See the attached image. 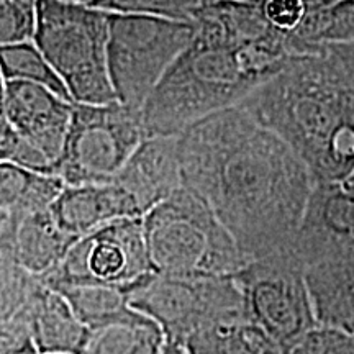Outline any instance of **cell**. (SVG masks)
<instances>
[{
    "label": "cell",
    "mask_w": 354,
    "mask_h": 354,
    "mask_svg": "<svg viewBox=\"0 0 354 354\" xmlns=\"http://www.w3.org/2000/svg\"><path fill=\"white\" fill-rule=\"evenodd\" d=\"M177 149L183 185L209 203L246 263L290 245L313 180L276 133L236 105L190 125Z\"/></svg>",
    "instance_id": "1"
},
{
    "label": "cell",
    "mask_w": 354,
    "mask_h": 354,
    "mask_svg": "<svg viewBox=\"0 0 354 354\" xmlns=\"http://www.w3.org/2000/svg\"><path fill=\"white\" fill-rule=\"evenodd\" d=\"M3 95H6V79H3L2 74H0V113H2Z\"/></svg>",
    "instance_id": "34"
},
{
    "label": "cell",
    "mask_w": 354,
    "mask_h": 354,
    "mask_svg": "<svg viewBox=\"0 0 354 354\" xmlns=\"http://www.w3.org/2000/svg\"><path fill=\"white\" fill-rule=\"evenodd\" d=\"M154 272L145 238L143 216H128L77 238L64 259L37 277L44 286L61 282H105L128 286Z\"/></svg>",
    "instance_id": "10"
},
{
    "label": "cell",
    "mask_w": 354,
    "mask_h": 354,
    "mask_svg": "<svg viewBox=\"0 0 354 354\" xmlns=\"http://www.w3.org/2000/svg\"><path fill=\"white\" fill-rule=\"evenodd\" d=\"M145 138L141 110L117 100L74 104L56 176L66 185L110 183Z\"/></svg>",
    "instance_id": "7"
},
{
    "label": "cell",
    "mask_w": 354,
    "mask_h": 354,
    "mask_svg": "<svg viewBox=\"0 0 354 354\" xmlns=\"http://www.w3.org/2000/svg\"><path fill=\"white\" fill-rule=\"evenodd\" d=\"M17 149H19V136L7 118L0 113V162L15 161Z\"/></svg>",
    "instance_id": "30"
},
{
    "label": "cell",
    "mask_w": 354,
    "mask_h": 354,
    "mask_svg": "<svg viewBox=\"0 0 354 354\" xmlns=\"http://www.w3.org/2000/svg\"><path fill=\"white\" fill-rule=\"evenodd\" d=\"M6 228L17 263L33 277L51 272L77 240L57 225L51 207L21 216H8Z\"/></svg>",
    "instance_id": "17"
},
{
    "label": "cell",
    "mask_w": 354,
    "mask_h": 354,
    "mask_svg": "<svg viewBox=\"0 0 354 354\" xmlns=\"http://www.w3.org/2000/svg\"><path fill=\"white\" fill-rule=\"evenodd\" d=\"M258 3L269 24L286 33L295 32L305 17L300 0H258Z\"/></svg>",
    "instance_id": "29"
},
{
    "label": "cell",
    "mask_w": 354,
    "mask_h": 354,
    "mask_svg": "<svg viewBox=\"0 0 354 354\" xmlns=\"http://www.w3.org/2000/svg\"><path fill=\"white\" fill-rule=\"evenodd\" d=\"M48 287L56 289L68 300L88 330H97L113 323L133 322L143 315L130 307L127 286L88 281L61 282Z\"/></svg>",
    "instance_id": "19"
},
{
    "label": "cell",
    "mask_w": 354,
    "mask_h": 354,
    "mask_svg": "<svg viewBox=\"0 0 354 354\" xmlns=\"http://www.w3.org/2000/svg\"><path fill=\"white\" fill-rule=\"evenodd\" d=\"M165 339L156 323L141 315L133 322L91 330L81 354H159Z\"/></svg>",
    "instance_id": "21"
},
{
    "label": "cell",
    "mask_w": 354,
    "mask_h": 354,
    "mask_svg": "<svg viewBox=\"0 0 354 354\" xmlns=\"http://www.w3.org/2000/svg\"><path fill=\"white\" fill-rule=\"evenodd\" d=\"M39 0H0V46L33 41Z\"/></svg>",
    "instance_id": "26"
},
{
    "label": "cell",
    "mask_w": 354,
    "mask_h": 354,
    "mask_svg": "<svg viewBox=\"0 0 354 354\" xmlns=\"http://www.w3.org/2000/svg\"><path fill=\"white\" fill-rule=\"evenodd\" d=\"M30 323L38 354H81L91 330L56 289L35 277L28 300Z\"/></svg>",
    "instance_id": "16"
},
{
    "label": "cell",
    "mask_w": 354,
    "mask_h": 354,
    "mask_svg": "<svg viewBox=\"0 0 354 354\" xmlns=\"http://www.w3.org/2000/svg\"><path fill=\"white\" fill-rule=\"evenodd\" d=\"M154 272L183 277H233L246 264L236 241L210 205L187 187L143 216Z\"/></svg>",
    "instance_id": "4"
},
{
    "label": "cell",
    "mask_w": 354,
    "mask_h": 354,
    "mask_svg": "<svg viewBox=\"0 0 354 354\" xmlns=\"http://www.w3.org/2000/svg\"><path fill=\"white\" fill-rule=\"evenodd\" d=\"M353 335H354V331H353Z\"/></svg>",
    "instance_id": "39"
},
{
    "label": "cell",
    "mask_w": 354,
    "mask_h": 354,
    "mask_svg": "<svg viewBox=\"0 0 354 354\" xmlns=\"http://www.w3.org/2000/svg\"><path fill=\"white\" fill-rule=\"evenodd\" d=\"M6 221H7V218H0V232H2V228H3V225H6Z\"/></svg>",
    "instance_id": "35"
},
{
    "label": "cell",
    "mask_w": 354,
    "mask_h": 354,
    "mask_svg": "<svg viewBox=\"0 0 354 354\" xmlns=\"http://www.w3.org/2000/svg\"><path fill=\"white\" fill-rule=\"evenodd\" d=\"M299 57L286 44L230 43L196 25L192 41L141 109L146 138L179 136L209 115L236 107Z\"/></svg>",
    "instance_id": "3"
},
{
    "label": "cell",
    "mask_w": 354,
    "mask_h": 354,
    "mask_svg": "<svg viewBox=\"0 0 354 354\" xmlns=\"http://www.w3.org/2000/svg\"><path fill=\"white\" fill-rule=\"evenodd\" d=\"M209 0H88L87 6L110 13L148 15L194 24Z\"/></svg>",
    "instance_id": "25"
},
{
    "label": "cell",
    "mask_w": 354,
    "mask_h": 354,
    "mask_svg": "<svg viewBox=\"0 0 354 354\" xmlns=\"http://www.w3.org/2000/svg\"><path fill=\"white\" fill-rule=\"evenodd\" d=\"M326 51H330L331 55L339 61V64H342L344 71H346L354 86V41H349L344 44H335V46L326 48Z\"/></svg>",
    "instance_id": "31"
},
{
    "label": "cell",
    "mask_w": 354,
    "mask_h": 354,
    "mask_svg": "<svg viewBox=\"0 0 354 354\" xmlns=\"http://www.w3.org/2000/svg\"><path fill=\"white\" fill-rule=\"evenodd\" d=\"M0 354H38L26 304L15 315L0 323Z\"/></svg>",
    "instance_id": "28"
},
{
    "label": "cell",
    "mask_w": 354,
    "mask_h": 354,
    "mask_svg": "<svg viewBox=\"0 0 354 354\" xmlns=\"http://www.w3.org/2000/svg\"><path fill=\"white\" fill-rule=\"evenodd\" d=\"M107 12L73 0H39L33 43L74 104L117 100L107 64Z\"/></svg>",
    "instance_id": "5"
},
{
    "label": "cell",
    "mask_w": 354,
    "mask_h": 354,
    "mask_svg": "<svg viewBox=\"0 0 354 354\" xmlns=\"http://www.w3.org/2000/svg\"><path fill=\"white\" fill-rule=\"evenodd\" d=\"M73 105L51 88L25 81H6L2 115L17 136L15 165L55 174L73 118Z\"/></svg>",
    "instance_id": "11"
},
{
    "label": "cell",
    "mask_w": 354,
    "mask_h": 354,
    "mask_svg": "<svg viewBox=\"0 0 354 354\" xmlns=\"http://www.w3.org/2000/svg\"><path fill=\"white\" fill-rule=\"evenodd\" d=\"M33 284L35 277L17 263L10 238L3 225L0 232V323L8 320L24 307Z\"/></svg>",
    "instance_id": "24"
},
{
    "label": "cell",
    "mask_w": 354,
    "mask_h": 354,
    "mask_svg": "<svg viewBox=\"0 0 354 354\" xmlns=\"http://www.w3.org/2000/svg\"><path fill=\"white\" fill-rule=\"evenodd\" d=\"M238 105L289 145L313 184L354 174V86L330 51L299 57Z\"/></svg>",
    "instance_id": "2"
},
{
    "label": "cell",
    "mask_w": 354,
    "mask_h": 354,
    "mask_svg": "<svg viewBox=\"0 0 354 354\" xmlns=\"http://www.w3.org/2000/svg\"><path fill=\"white\" fill-rule=\"evenodd\" d=\"M292 35L313 55H322L335 44L354 41V0H336L320 10L305 13Z\"/></svg>",
    "instance_id": "22"
},
{
    "label": "cell",
    "mask_w": 354,
    "mask_h": 354,
    "mask_svg": "<svg viewBox=\"0 0 354 354\" xmlns=\"http://www.w3.org/2000/svg\"><path fill=\"white\" fill-rule=\"evenodd\" d=\"M187 354H281L248 313L205 322L183 342Z\"/></svg>",
    "instance_id": "18"
},
{
    "label": "cell",
    "mask_w": 354,
    "mask_h": 354,
    "mask_svg": "<svg viewBox=\"0 0 354 354\" xmlns=\"http://www.w3.org/2000/svg\"><path fill=\"white\" fill-rule=\"evenodd\" d=\"M73 2H81V3H87L88 0H73Z\"/></svg>",
    "instance_id": "37"
},
{
    "label": "cell",
    "mask_w": 354,
    "mask_h": 354,
    "mask_svg": "<svg viewBox=\"0 0 354 354\" xmlns=\"http://www.w3.org/2000/svg\"><path fill=\"white\" fill-rule=\"evenodd\" d=\"M59 176L26 169L15 162H0V215L21 216L46 210L63 192Z\"/></svg>",
    "instance_id": "20"
},
{
    "label": "cell",
    "mask_w": 354,
    "mask_h": 354,
    "mask_svg": "<svg viewBox=\"0 0 354 354\" xmlns=\"http://www.w3.org/2000/svg\"><path fill=\"white\" fill-rule=\"evenodd\" d=\"M317 325L354 331V246L335 248L302 268Z\"/></svg>",
    "instance_id": "13"
},
{
    "label": "cell",
    "mask_w": 354,
    "mask_h": 354,
    "mask_svg": "<svg viewBox=\"0 0 354 354\" xmlns=\"http://www.w3.org/2000/svg\"><path fill=\"white\" fill-rule=\"evenodd\" d=\"M0 218H8V216H3V215H0Z\"/></svg>",
    "instance_id": "38"
},
{
    "label": "cell",
    "mask_w": 354,
    "mask_h": 354,
    "mask_svg": "<svg viewBox=\"0 0 354 354\" xmlns=\"http://www.w3.org/2000/svg\"><path fill=\"white\" fill-rule=\"evenodd\" d=\"M209 2H215V0H209ZM241 2H258V0H241Z\"/></svg>",
    "instance_id": "36"
},
{
    "label": "cell",
    "mask_w": 354,
    "mask_h": 354,
    "mask_svg": "<svg viewBox=\"0 0 354 354\" xmlns=\"http://www.w3.org/2000/svg\"><path fill=\"white\" fill-rule=\"evenodd\" d=\"M107 64L117 102L141 110L196 35V25L148 15L110 13Z\"/></svg>",
    "instance_id": "6"
},
{
    "label": "cell",
    "mask_w": 354,
    "mask_h": 354,
    "mask_svg": "<svg viewBox=\"0 0 354 354\" xmlns=\"http://www.w3.org/2000/svg\"><path fill=\"white\" fill-rule=\"evenodd\" d=\"M112 180L130 194L145 216L183 187L177 136L145 138Z\"/></svg>",
    "instance_id": "14"
},
{
    "label": "cell",
    "mask_w": 354,
    "mask_h": 354,
    "mask_svg": "<svg viewBox=\"0 0 354 354\" xmlns=\"http://www.w3.org/2000/svg\"><path fill=\"white\" fill-rule=\"evenodd\" d=\"M159 354H187L185 349L183 348V344H179L177 342H172V339H165V344H162L161 351Z\"/></svg>",
    "instance_id": "33"
},
{
    "label": "cell",
    "mask_w": 354,
    "mask_h": 354,
    "mask_svg": "<svg viewBox=\"0 0 354 354\" xmlns=\"http://www.w3.org/2000/svg\"><path fill=\"white\" fill-rule=\"evenodd\" d=\"M61 228L81 238L118 218L141 216L130 194L115 180L105 184L64 185L51 205Z\"/></svg>",
    "instance_id": "15"
},
{
    "label": "cell",
    "mask_w": 354,
    "mask_h": 354,
    "mask_svg": "<svg viewBox=\"0 0 354 354\" xmlns=\"http://www.w3.org/2000/svg\"><path fill=\"white\" fill-rule=\"evenodd\" d=\"M281 354H354V335L315 326L282 348Z\"/></svg>",
    "instance_id": "27"
},
{
    "label": "cell",
    "mask_w": 354,
    "mask_h": 354,
    "mask_svg": "<svg viewBox=\"0 0 354 354\" xmlns=\"http://www.w3.org/2000/svg\"><path fill=\"white\" fill-rule=\"evenodd\" d=\"M0 74L6 81L39 84L71 100L64 84L33 41L0 46Z\"/></svg>",
    "instance_id": "23"
},
{
    "label": "cell",
    "mask_w": 354,
    "mask_h": 354,
    "mask_svg": "<svg viewBox=\"0 0 354 354\" xmlns=\"http://www.w3.org/2000/svg\"><path fill=\"white\" fill-rule=\"evenodd\" d=\"M127 292L130 307L179 344L205 322L248 313L234 276L183 277L149 272L128 284Z\"/></svg>",
    "instance_id": "8"
},
{
    "label": "cell",
    "mask_w": 354,
    "mask_h": 354,
    "mask_svg": "<svg viewBox=\"0 0 354 354\" xmlns=\"http://www.w3.org/2000/svg\"><path fill=\"white\" fill-rule=\"evenodd\" d=\"M246 312L279 349L315 328L304 271L289 248L266 258L248 261L234 274Z\"/></svg>",
    "instance_id": "9"
},
{
    "label": "cell",
    "mask_w": 354,
    "mask_h": 354,
    "mask_svg": "<svg viewBox=\"0 0 354 354\" xmlns=\"http://www.w3.org/2000/svg\"><path fill=\"white\" fill-rule=\"evenodd\" d=\"M346 246H354V183L313 184L302 223L287 248L304 268L315 256Z\"/></svg>",
    "instance_id": "12"
},
{
    "label": "cell",
    "mask_w": 354,
    "mask_h": 354,
    "mask_svg": "<svg viewBox=\"0 0 354 354\" xmlns=\"http://www.w3.org/2000/svg\"><path fill=\"white\" fill-rule=\"evenodd\" d=\"M300 2H302V6L305 7V13H308V12L320 10V8L326 6H331V3H335L336 0H300Z\"/></svg>",
    "instance_id": "32"
}]
</instances>
